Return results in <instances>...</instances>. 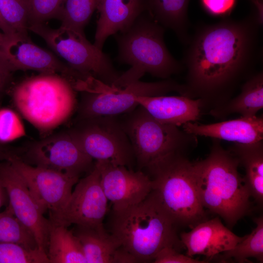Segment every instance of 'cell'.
Wrapping results in <instances>:
<instances>
[{
  "label": "cell",
  "mask_w": 263,
  "mask_h": 263,
  "mask_svg": "<svg viewBox=\"0 0 263 263\" xmlns=\"http://www.w3.org/2000/svg\"><path fill=\"white\" fill-rule=\"evenodd\" d=\"M152 263H206L193 259L192 257L179 252V250L171 246L162 249L156 255Z\"/></svg>",
  "instance_id": "obj_33"
},
{
  "label": "cell",
  "mask_w": 263,
  "mask_h": 263,
  "mask_svg": "<svg viewBox=\"0 0 263 263\" xmlns=\"http://www.w3.org/2000/svg\"><path fill=\"white\" fill-rule=\"evenodd\" d=\"M23 178L36 203L44 214L60 208L71 194L79 176L26 163L15 154L7 160Z\"/></svg>",
  "instance_id": "obj_14"
},
{
  "label": "cell",
  "mask_w": 263,
  "mask_h": 263,
  "mask_svg": "<svg viewBox=\"0 0 263 263\" xmlns=\"http://www.w3.org/2000/svg\"><path fill=\"white\" fill-rule=\"evenodd\" d=\"M100 183L112 209L118 210L144 200L152 189L150 177L141 170L133 171L109 160H97Z\"/></svg>",
  "instance_id": "obj_16"
},
{
  "label": "cell",
  "mask_w": 263,
  "mask_h": 263,
  "mask_svg": "<svg viewBox=\"0 0 263 263\" xmlns=\"http://www.w3.org/2000/svg\"><path fill=\"white\" fill-rule=\"evenodd\" d=\"M263 107V74L260 72L246 81L238 96L211 113L218 116L237 113L243 117H251L256 115Z\"/></svg>",
  "instance_id": "obj_24"
},
{
  "label": "cell",
  "mask_w": 263,
  "mask_h": 263,
  "mask_svg": "<svg viewBox=\"0 0 263 263\" xmlns=\"http://www.w3.org/2000/svg\"><path fill=\"white\" fill-rule=\"evenodd\" d=\"M164 33L165 28L145 11L128 29L114 35L118 46L116 61L131 68L120 75L112 87L123 88L146 73L166 79L181 70L182 64L165 44Z\"/></svg>",
  "instance_id": "obj_4"
},
{
  "label": "cell",
  "mask_w": 263,
  "mask_h": 263,
  "mask_svg": "<svg viewBox=\"0 0 263 263\" xmlns=\"http://www.w3.org/2000/svg\"><path fill=\"white\" fill-rule=\"evenodd\" d=\"M232 153L245 171L243 178L251 197L260 205L263 201V148L262 142L248 144L235 143Z\"/></svg>",
  "instance_id": "obj_23"
},
{
  "label": "cell",
  "mask_w": 263,
  "mask_h": 263,
  "mask_svg": "<svg viewBox=\"0 0 263 263\" xmlns=\"http://www.w3.org/2000/svg\"><path fill=\"white\" fill-rule=\"evenodd\" d=\"M17 155L29 165L79 177L94 164L68 131L34 142Z\"/></svg>",
  "instance_id": "obj_12"
},
{
  "label": "cell",
  "mask_w": 263,
  "mask_h": 263,
  "mask_svg": "<svg viewBox=\"0 0 263 263\" xmlns=\"http://www.w3.org/2000/svg\"><path fill=\"white\" fill-rule=\"evenodd\" d=\"M107 223V230L139 263L152 262L165 247L178 250L182 245L176 225L151 191L136 205L118 210L112 209Z\"/></svg>",
  "instance_id": "obj_3"
},
{
  "label": "cell",
  "mask_w": 263,
  "mask_h": 263,
  "mask_svg": "<svg viewBox=\"0 0 263 263\" xmlns=\"http://www.w3.org/2000/svg\"><path fill=\"white\" fill-rule=\"evenodd\" d=\"M72 231L80 242L86 263H113L114 254L120 244L104 225L95 227L75 225Z\"/></svg>",
  "instance_id": "obj_21"
},
{
  "label": "cell",
  "mask_w": 263,
  "mask_h": 263,
  "mask_svg": "<svg viewBox=\"0 0 263 263\" xmlns=\"http://www.w3.org/2000/svg\"><path fill=\"white\" fill-rule=\"evenodd\" d=\"M255 5L257 12L256 13L260 23L263 22V0H251Z\"/></svg>",
  "instance_id": "obj_38"
},
{
  "label": "cell",
  "mask_w": 263,
  "mask_h": 263,
  "mask_svg": "<svg viewBox=\"0 0 263 263\" xmlns=\"http://www.w3.org/2000/svg\"><path fill=\"white\" fill-rule=\"evenodd\" d=\"M2 22H1V19H0V29L2 31Z\"/></svg>",
  "instance_id": "obj_41"
},
{
  "label": "cell",
  "mask_w": 263,
  "mask_h": 263,
  "mask_svg": "<svg viewBox=\"0 0 263 263\" xmlns=\"http://www.w3.org/2000/svg\"><path fill=\"white\" fill-rule=\"evenodd\" d=\"M11 73L12 72L0 63V95L9 82Z\"/></svg>",
  "instance_id": "obj_36"
},
{
  "label": "cell",
  "mask_w": 263,
  "mask_h": 263,
  "mask_svg": "<svg viewBox=\"0 0 263 263\" xmlns=\"http://www.w3.org/2000/svg\"><path fill=\"white\" fill-rule=\"evenodd\" d=\"M68 132L93 160H109L131 169L135 160L133 148L122 122L116 116L79 119Z\"/></svg>",
  "instance_id": "obj_9"
},
{
  "label": "cell",
  "mask_w": 263,
  "mask_h": 263,
  "mask_svg": "<svg viewBox=\"0 0 263 263\" xmlns=\"http://www.w3.org/2000/svg\"><path fill=\"white\" fill-rule=\"evenodd\" d=\"M183 131L193 135L210 137L237 143L248 144L263 138V119L256 115L210 124L192 122L182 125Z\"/></svg>",
  "instance_id": "obj_19"
},
{
  "label": "cell",
  "mask_w": 263,
  "mask_h": 263,
  "mask_svg": "<svg viewBox=\"0 0 263 263\" xmlns=\"http://www.w3.org/2000/svg\"><path fill=\"white\" fill-rule=\"evenodd\" d=\"M0 17L3 34H27V0H0Z\"/></svg>",
  "instance_id": "obj_29"
},
{
  "label": "cell",
  "mask_w": 263,
  "mask_h": 263,
  "mask_svg": "<svg viewBox=\"0 0 263 263\" xmlns=\"http://www.w3.org/2000/svg\"><path fill=\"white\" fill-rule=\"evenodd\" d=\"M47 255L49 263H86L80 242L72 230L51 223Z\"/></svg>",
  "instance_id": "obj_25"
},
{
  "label": "cell",
  "mask_w": 263,
  "mask_h": 263,
  "mask_svg": "<svg viewBox=\"0 0 263 263\" xmlns=\"http://www.w3.org/2000/svg\"><path fill=\"white\" fill-rule=\"evenodd\" d=\"M75 91L66 77L40 73L17 83L12 90L11 97L22 117L45 134L72 116L77 106Z\"/></svg>",
  "instance_id": "obj_5"
},
{
  "label": "cell",
  "mask_w": 263,
  "mask_h": 263,
  "mask_svg": "<svg viewBox=\"0 0 263 263\" xmlns=\"http://www.w3.org/2000/svg\"><path fill=\"white\" fill-rule=\"evenodd\" d=\"M0 242L38 248L32 232L16 217L9 204L3 211L0 212Z\"/></svg>",
  "instance_id": "obj_28"
},
{
  "label": "cell",
  "mask_w": 263,
  "mask_h": 263,
  "mask_svg": "<svg viewBox=\"0 0 263 263\" xmlns=\"http://www.w3.org/2000/svg\"><path fill=\"white\" fill-rule=\"evenodd\" d=\"M16 153L17 152L8 150L0 143V161H7L12 155Z\"/></svg>",
  "instance_id": "obj_37"
},
{
  "label": "cell",
  "mask_w": 263,
  "mask_h": 263,
  "mask_svg": "<svg viewBox=\"0 0 263 263\" xmlns=\"http://www.w3.org/2000/svg\"><path fill=\"white\" fill-rule=\"evenodd\" d=\"M4 34L3 33H1L0 32V46L3 41V40L4 38Z\"/></svg>",
  "instance_id": "obj_40"
},
{
  "label": "cell",
  "mask_w": 263,
  "mask_h": 263,
  "mask_svg": "<svg viewBox=\"0 0 263 263\" xmlns=\"http://www.w3.org/2000/svg\"><path fill=\"white\" fill-rule=\"evenodd\" d=\"M203 8L209 14L226 17L234 9L237 0H200Z\"/></svg>",
  "instance_id": "obj_34"
},
{
  "label": "cell",
  "mask_w": 263,
  "mask_h": 263,
  "mask_svg": "<svg viewBox=\"0 0 263 263\" xmlns=\"http://www.w3.org/2000/svg\"><path fill=\"white\" fill-rule=\"evenodd\" d=\"M225 226L218 217L201 222L188 232H182L180 241L187 249L186 255L205 256L211 260L228 251L243 239Z\"/></svg>",
  "instance_id": "obj_17"
},
{
  "label": "cell",
  "mask_w": 263,
  "mask_h": 263,
  "mask_svg": "<svg viewBox=\"0 0 263 263\" xmlns=\"http://www.w3.org/2000/svg\"><path fill=\"white\" fill-rule=\"evenodd\" d=\"M151 192L174 224L193 227L207 220L196 186L194 162L176 156L148 174Z\"/></svg>",
  "instance_id": "obj_6"
},
{
  "label": "cell",
  "mask_w": 263,
  "mask_h": 263,
  "mask_svg": "<svg viewBox=\"0 0 263 263\" xmlns=\"http://www.w3.org/2000/svg\"><path fill=\"white\" fill-rule=\"evenodd\" d=\"M0 183L16 217L33 234L38 248L46 254L51 223L43 216L22 177L8 161L0 162Z\"/></svg>",
  "instance_id": "obj_15"
},
{
  "label": "cell",
  "mask_w": 263,
  "mask_h": 263,
  "mask_svg": "<svg viewBox=\"0 0 263 263\" xmlns=\"http://www.w3.org/2000/svg\"><path fill=\"white\" fill-rule=\"evenodd\" d=\"M28 29L43 38L68 65L86 78L94 77L112 87L121 74L109 56L87 39L84 32L62 25L53 29L44 23L30 24Z\"/></svg>",
  "instance_id": "obj_8"
},
{
  "label": "cell",
  "mask_w": 263,
  "mask_h": 263,
  "mask_svg": "<svg viewBox=\"0 0 263 263\" xmlns=\"http://www.w3.org/2000/svg\"><path fill=\"white\" fill-rule=\"evenodd\" d=\"M0 263H49L46 253L14 243L0 242Z\"/></svg>",
  "instance_id": "obj_30"
},
{
  "label": "cell",
  "mask_w": 263,
  "mask_h": 263,
  "mask_svg": "<svg viewBox=\"0 0 263 263\" xmlns=\"http://www.w3.org/2000/svg\"><path fill=\"white\" fill-rule=\"evenodd\" d=\"M238 158L215 140L205 159L194 162V178L204 207L222 217L229 227L249 212L251 197L239 173Z\"/></svg>",
  "instance_id": "obj_2"
},
{
  "label": "cell",
  "mask_w": 263,
  "mask_h": 263,
  "mask_svg": "<svg viewBox=\"0 0 263 263\" xmlns=\"http://www.w3.org/2000/svg\"><path fill=\"white\" fill-rule=\"evenodd\" d=\"M25 135L24 127L18 113L9 108L0 109V143L10 142Z\"/></svg>",
  "instance_id": "obj_31"
},
{
  "label": "cell",
  "mask_w": 263,
  "mask_h": 263,
  "mask_svg": "<svg viewBox=\"0 0 263 263\" xmlns=\"http://www.w3.org/2000/svg\"><path fill=\"white\" fill-rule=\"evenodd\" d=\"M108 211V200L100 183L99 170L94 164L92 169L79 180L65 203L57 210L49 212L52 224L68 227H95L104 225Z\"/></svg>",
  "instance_id": "obj_11"
},
{
  "label": "cell",
  "mask_w": 263,
  "mask_h": 263,
  "mask_svg": "<svg viewBox=\"0 0 263 263\" xmlns=\"http://www.w3.org/2000/svg\"><path fill=\"white\" fill-rule=\"evenodd\" d=\"M139 263L137 258L120 246L116 250L113 258V263Z\"/></svg>",
  "instance_id": "obj_35"
},
{
  "label": "cell",
  "mask_w": 263,
  "mask_h": 263,
  "mask_svg": "<svg viewBox=\"0 0 263 263\" xmlns=\"http://www.w3.org/2000/svg\"><path fill=\"white\" fill-rule=\"evenodd\" d=\"M261 25L256 13L198 26L183 57L187 68L185 95L229 93L258 60Z\"/></svg>",
  "instance_id": "obj_1"
},
{
  "label": "cell",
  "mask_w": 263,
  "mask_h": 263,
  "mask_svg": "<svg viewBox=\"0 0 263 263\" xmlns=\"http://www.w3.org/2000/svg\"><path fill=\"white\" fill-rule=\"evenodd\" d=\"M0 63L11 72L34 70L40 73L58 74L73 85L83 78L52 52L35 44L27 34H4L0 46Z\"/></svg>",
  "instance_id": "obj_13"
},
{
  "label": "cell",
  "mask_w": 263,
  "mask_h": 263,
  "mask_svg": "<svg viewBox=\"0 0 263 263\" xmlns=\"http://www.w3.org/2000/svg\"><path fill=\"white\" fill-rule=\"evenodd\" d=\"M171 91L183 94L184 85L170 80L154 82L137 80L121 88L104 84L93 91H83L77 107L78 117L116 116L130 113L139 106L137 97L164 95Z\"/></svg>",
  "instance_id": "obj_10"
},
{
  "label": "cell",
  "mask_w": 263,
  "mask_h": 263,
  "mask_svg": "<svg viewBox=\"0 0 263 263\" xmlns=\"http://www.w3.org/2000/svg\"><path fill=\"white\" fill-rule=\"evenodd\" d=\"M8 199L9 200L7 192L0 183V210L1 207L7 203Z\"/></svg>",
  "instance_id": "obj_39"
},
{
  "label": "cell",
  "mask_w": 263,
  "mask_h": 263,
  "mask_svg": "<svg viewBox=\"0 0 263 263\" xmlns=\"http://www.w3.org/2000/svg\"><path fill=\"white\" fill-rule=\"evenodd\" d=\"M122 122L139 170L148 173L178 156L194 141L195 135L161 122L139 105Z\"/></svg>",
  "instance_id": "obj_7"
},
{
  "label": "cell",
  "mask_w": 263,
  "mask_h": 263,
  "mask_svg": "<svg viewBox=\"0 0 263 263\" xmlns=\"http://www.w3.org/2000/svg\"><path fill=\"white\" fill-rule=\"evenodd\" d=\"M147 11L164 28L172 30L183 43L189 40L188 9L190 0H144Z\"/></svg>",
  "instance_id": "obj_22"
},
{
  "label": "cell",
  "mask_w": 263,
  "mask_h": 263,
  "mask_svg": "<svg viewBox=\"0 0 263 263\" xmlns=\"http://www.w3.org/2000/svg\"><path fill=\"white\" fill-rule=\"evenodd\" d=\"M136 100L156 119L177 127L198 119L202 103L200 99L184 95L139 96Z\"/></svg>",
  "instance_id": "obj_20"
},
{
  "label": "cell",
  "mask_w": 263,
  "mask_h": 263,
  "mask_svg": "<svg viewBox=\"0 0 263 263\" xmlns=\"http://www.w3.org/2000/svg\"><path fill=\"white\" fill-rule=\"evenodd\" d=\"M256 226L250 234L244 236L232 249L219 256L220 261L226 262L233 260L238 263L250 262L248 258H255L263 262V218L262 216L254 220Z\"/></svg>",
  "instance_id": "obj_26"
},
{
  "label": "cell",
  "mask_w": 263,
  "mask_h": 263,
  "mask_svg": "<svg viewBox=\"0 0 263 263\" xmlns=\"http://www.w3.org/2000/svg\"><path fill=\"white\" fill-rule=\"evenodd\" d=\"M62 0H27L28 25L56 18Z\"/></svg>",
  "instance_id": "obj_32"
},
{
  "label": "cell",
  "mask_w": 263,
  "mask_h": 263,
  "mask_svg": "<svg viewBox=\"0 0 263 263\" xmlns=\"http://www.w3.org/2000/svg\"><path fill=\"white\" fill-rule=\"evenodd\" d=\"M99 0H62L56 18L61 25L81 32L89 22Z\"/></svg>",
  "instance_id": "obj_27"
},
{
  "label": "cell",
  "mask_w": 263,
  "mask_h": 263,
  "mask_svg": "<svg viewBox=\"0 0 263 263\" xmlns=\"http://www.w3.org/2000/svg\"><path fill=\"white\" fill-rule=\"evenodd\" d=\"M95 45L102 50L110 36L128 29L146 11L144 0H99Z\"/></svg>",
  "instance_id": "obj_18"
}]
</instances>
